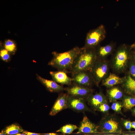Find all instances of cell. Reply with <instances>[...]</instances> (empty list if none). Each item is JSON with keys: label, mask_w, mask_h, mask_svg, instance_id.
Wrapping results in <instances>:
<instances>
[{"label": "cell", "mask_w": 135, "mask_h": 135, "mask_svg": "<svg viewBox=\"0 0 135 135\" xmlns=\"http://www.w3.org/2000/svg\"><path fill=\"white\" fill-rule=\"evenodd\" d=\"M122 108V105L120 103L117 102L113 103L111 106L112 109L116 112L120 111Z\"/></svg>", "instance_id": "24"}, {"label": "cell", "mask_w": 135, "mask_h": 135, "mask_svg": "<svg viewBox=\"0 0 135 135\" xmlns=\"http://www.w3.org/2000/svg\"><path fill=\"white\" fill-rule=\"evenodd\" d=\"M93 70V73L96 80H98L102 78L106 74L107 70V66L104 64L95 67Z\"/></svg>", "instance_id": "13"}, {"label": "cell", "mask_w": 135, "mask_h": 135, "mask_svg": "<svg viewBox=\"0 0 135 135\" xmlns=\"http://www.w3.org/2000/svg\"><path fill=\"white\" fill-rule=\"evenodd\" d=\"M69 95L62 93L58 96L50 112V114L54 116L60 111L68 108V100Z\"/></svg>", "instance_id": "5"}, {"label": "cell", "mask_w": 135, "mask_h": 135, "mask_svg": "<svg viewBox=\"0 0 135 135\" xmlns=\"http://www.w3.org/2000/svg\"><path fill=\"white\" fill-rule=\"evenodd\" d=\"M78 128L75 125L67 124L62 126L56 132H60L64 134H70Z\"/></svg>", "instance_id": "18"}, {"label": "cell", "mask_w": 135, "mask_h": 135, "mask_svg": "<svg viewBox=\"0 0 135 135\" xmlns=\"http://www.w3.org/2000/svg\"><path fill=\"white\" fill-rule=\"evenodd\" d=\"M110 97L114 100H117L120 98L122 96V93L118 88H114L111 89L109 91Z\"/></svg>", "instance_id": "20"}, {"label": "cell", "mask_w": 135, "mask_h": 135, "mask_svg": "<svg viewBox=\"0 0 135 135\" xmlns=\"http://www.w3.org/2000/svg\"><path fill=\"white\" fill-rule=\"evenodd\" d=\"M132 127L135 129V121L132 122Z\"/></svg>", "instance_id": "31"}, {"label": "cell", "mask_w": 135, "mask_h": 135, "mask_svg": "<svg viewBox=\"0 0 135 135\" xmlns=\"http://www.w3.org/2000/svg\"><path fill=\"white\" fill-rule=\"evenodd\" d=\"M134 114H135V108H134Z\"/></svg>", "instance_id": "35"}, {"label": "cell", "mask_w": 135, "mask_h": 135, "mask_svg": "<svg viewBox=\"0 0 135 135\" xmlns=\"http://www.w3.org/2000/svg\"><path fill=\"white\" fill-rule=\"evenodd\" d=\"M0 54L2 58L4 61H7L10 58L8 51L6 49L2 50L0 51Z\"/></svg>", "instance_id": "23"}, {"label": "cell", "mask_w": 135, "mask_h": 135, "mask_svg": "<svg viewBox=\"0 0 135 135\" xmlns=\"http://www.w3.org/2000/svg\"><path fill=\"white\" fill-rule=\"evenodd\" d=\"M123 106L126 109H130L135 106V98L129 97L124 100Z\"/></svg>", "instance_id": "21"}, {"label": "cell", "mask_w": 135, "mask_h": 135, "mask_svg": "<svg viewBox=\"0 0 135 135\" xmlns=\"http://www.w3.org/2000/svg\"><path fill=\"white\" fill-rule=\"evenodd\" d=\"M106 135H114V134H106Z\"/></svg>", "instance_id": "36"}, {"label": "cell", "mask_w": 135, "mask_h": 135, "mask_svg": "<svg viewBox=\"0 0 135 135\" xmlns=\"http://www.w3.org/2000/svg\"><path fill=\"white\" fill-rule=\"evenodd\" d=\"M113 46L111 44L100 47L97 50H96V56L103 57L110 54L112 51Z\"/></svg>", "instance_id": "16"}, {"label": "cell", "mask_w": 135, "mask_h": 135, "mask_svg": "<svg viewBox=\"0 0 135 135\" xmlns=\"http://www.w3.org/2000/svg\"><path fill=\"white\" fill-rule=\"evenodd\" d=\"M118 123L116 120L111 119L104 123L102 130L104 132H118Z\"/></svg>", "instance_id": "12"}, {"label": "cell", "mask_w": 135, "mask_h": 135, "mask_svg": "<svg viewBox=\"0 0 135 135\" xmlns=\"http://www.w3.org/2000/svg\"><path fill=\"white\" fill-rule=\"evenodd\" d=\"M124 135H135V134H126Z\"/></svg>", "instance_id": "34"}, {"label": "cell", "mask_w": 135, "mask_h": 135, "mask_svg": "<svg viewBox=\"0 0 135 135\" xmlns=\"http://www.w3.org/2000/svg\"><path fill=\"white\" fill-rule=\"evenodd\" d=\"M65 90L69 95L85 99L88 98L92 91L88 87L82 86L74 83L65 88Z\"/></svg>", "instance_id": "4"}, {"label": "cell", "mask_w": 135, "mask_h": 135, "mask_svg": "<svg viewBox=\"0 0 135 135\" xmlns=\"http://www.w3.org/2000/svg\"><path fill=\"white\" fill-rule=\"evenodd\" d=\"M127 89L130 92L135 93V80L129 76L125 84Z\"/></svg>", "instance_id": "19"}, {"label": "cell", "mask_w": 135, "mask_h": 135, "mask_svg": "<svg viewBox=\"0 0 135 135\" xmlns=\"http://www.w3.org/2000/svg\"><path fill=\"white\" fill-rule=\"evenodd\" d=\"M134 58H135V54L134 55Z\"/></svg>", "instance_id": "38"}, {"label": "cell", "mask_w": 135, "mask_h": 135, "mask_svg": "<svg viewBox=\"0 0 135 135\" xmlns=\"http://www.w3.org/2000/svg\"><path fill=\"white\" fill-rule=\"evenodd\" d=\"M98 127L92 122L86 116L80 122L77 133H96L98 132Z\"/></svg>", "instance_id": "8"}, {"label": "cell", "mask_w": 135, "mask_h": 135, "mask_svg": "<svg viewBox=\"0 0 135 135\" xmlns=\"http://www.w3.org/2000/svg\"><path fill=\"white\" fill-rule=\"evenodd\" d=\"M14 135H26L25 134L23 133H22V134L19 133L16 134H14Z\"/></svg>", "instance_id": "33"}, {"label": "cell", "mask_w": 135, "mask_h": 135, "mask_svg": "<svg viewBox=\"0 0 135 135\" xmlns=\"http://www.w3.org/2000/svg\"><path fill=\"white\" fill-rule=\"evenodd\" d=\"M122 81V79L114 74H110L106 79L104 84L107 86H112L120 84Z\"/></svg>", "instance_id": "15"}, {"label": "cell", "mask_w": 135, "mask_h": 135, "mask_svg": "<svg viewBox=\"0 0 135 135\" xmlns=\"http://www.w3.org/2000/svg\"><path fill=\"white\" fill-rule=\"evenodd\" d=\"M98 108L101 112H105L108 110L110 107L108 104L103 103L100 105Z\"/></svg>", "instance_id": "25"}, {"label": "cell", "mask_w": 135, "mask_h": 135, "mask_svg": "<svg viewBox=\"0 0 135 135\" xmlns=\"http://www.w3.org/2000/svg\"><path fill=\"white\" fill-rule=\"evenodd\" d=\"M96 57V48L82 47L74 60L70 73L73 74L80 71L91 70Z\"/></svg>", "instance_id": "2"}, {"label": "cell", "mask_w": 135, "mask_h": 135, "mask_svg": "<svg viewBox=\"0 0 135 135\" xmlns=\"http://www.w3.org/2000/svg\"><path fill=\"white\" fill-rule=\"evenodd\" d=\"M90 97H88L89 102L94 108H98L100 105L104 103L103 98L100 94H96Z\"/></svg>", "instance_id": "14"}, {"label": "cell", "mask_w": 135, "mask_h": 135, "mask_svg": "<svg viewBox=\"0 0 135 135\" xmlns=\"http://www.w3.org/2000/svg\"><path fill=\"white\" fill-rule=\"evenodd\" d=\"M106 31L104 26L101 24L96 28L91 30L87 33L83 47L95 48L105 38Z\"/></svg>", "instance_id": "3"}, {"label": "cell", "mask_w": 135, "mask_h": 135, "mask_svg": "<svg viewBox=\"0 0 135 135\" xmlns=\"http://www.w3.org/2000/svg\"><path fill=\"white\" fill-rule=\"evenodd\" d=\"M38 79L51 92H60L65 90L62 86L59 85L54 80H48L37 76Z\"/></svg>", "instance_id": "11"}, {"label": "cell", "mask_w": 135, "mask_h": 135, "mask_svg": "<svg viewBox=\"0 0 135 135\" xmlns=\"http://www.w3.org/2000/svg\"><path fill=\"white\" fill-rule=\"evenodd\" d=\"M128 56L127 51L124 47L118 50L115 56L116 67L120 69L124 67L127 61Z\"/></svg>", "instance_id": "10"}, {"label": "cell", "mask_w": 135, "mask_h": 135, "mask_svg": "<svg viewBox=\"0 0 135 135\" xmlns=\"http://www.w3.org/2000/svg\"><path fill=\"white\" fill-rule=\"evenodd\" d=\"M84 135H89V134H85Z\"/></svg>", "instance_id": "37"}, {"label": "cell", "mask_w": 135, "mask_h": 135, "mask_svg": "<svg viewBox=\"0 0 135 135\" xmlns=\"http://www.w3.org/2000/svg\"><path fill=\"white\" fill-rule=\"evenodd\" d=\"M67 73L65 71L60 70L50 72L54 81L62 85L70 86L72 84V80L67 76Z\"/></svg>", "instance_id": "9"}, {"label": "cell", "mask_w": 135, "mask_h": 135, "mask_svg": "<svg viewBox=\"0 0 135 135\" xmlns=\"http://www.w3.org/2000/svg\"><path fill=\"white\" fill-rule=\"evenodd\" d=\"M68 108L77 112H82L88 110L84 99L69 96L68 100Z\"/></svg>", "instance_id": "6"}, {"label": "cell", "mask_w": 135, "mask_h": 135, "mask_svg": "<svg viewBox=\"0 0 135 135\" xmlns=\"http://www.w3.org/2000/svg\"><path fill=\"white\" fill-rule=\"evenodd\" d=\"M44 135H61L54 133H49L44 134Z\"/></svg>", "instance_id": "30"}, {"label": "cell", "mask_w": 135, "mask_h": 135, "mask_svg": "<svg viewBox=\"0 0 135 135\" xmlns=\"http://www.w3.org/2000/svg\"><path fill=\"white\" fill-rule=\"evenodd\" d=\"M124 124L126 128L129 130H130L132 128V122L130 121L127 120L125 121Z\"/></svg>", "instance_id": "26"}, {"label": "cell", "mask_w": 135, "mask_h": 135, "mask_svg": "<svg viewBox=\"0 0 135 135\" xmlns=\"http://www.w3.org/2000/svg\"><path fill=\"white\" fill-rule=\"evenodd\" d=\"M87 71H81L72 74V82L74 84L88 87L91 84V79Z\"/></svg>", "instance_id": "7"}, {"label": "cell", "mask_w": 135, "mask_h": 135, "mask_svg": "<svg viewBox=\"0 0 135 135\" xmlns=\"http://www.w3.org/2000/svg\"><path fill=\"white\" fill-rule=\"evenodd\" d=\"M82 48L76 46L64 52H54L53 58L48 64L58 70L70 73L74 60Z\"/></svg>", "instance_id": "1"}, {"label": "cell", "mask_w": 135, "mask_h": 135, "mask_svg": "<svg viewBox=\"0 0 135 135\" xmlns=\"http://www.w3.org/2000/svg\"><path fill=\"white\" fill-rule=\"evenodd\" d=\"M0 135H10L7 134L5 131L4 130H1L0 133Z\"/></svg>", "instance_id": "29"}, {"label": "cell", "mask_w": 135, "mask_h": 135, "mask_svg": "<svg viewBox=\"0 0 135 135\" xmlns=\"http://www.w3.org/2000/svg\"><path fill=\"white\" fill-rule=\"evenodd\" d=\"M130 47L132 48H135V42L131 45Z\"/></svg>", "instance_id": "32"}, {"label": "cell", "mask_w": 135, "mask_h": 135, "mask_svg": "<svg viewBox=\"0 0 135 135\" xmlns=\"http://www.w3.org/2000/svg\"><path fill=\"white\" fill-rule=\"evenodd\" d=\"M130 72L131 74L135 77V65H133L131 66L130 68Z\"/></svg>", "instance_id": "28"}, {"label": "cell", "mask_w": 135, "mask_h": 135, "mask_svg": "<svg viewBox=\"0 0 135 135\" xmlns=\"http://www.w3.org/2000/svg\"><path fill=\"white\" fill-rule=\"evenodd\" d=\"M5 132L10 135H14L24 131L20 126L16 124H12L7 127L4 130Z\"/></svg>", "instance_id": "17"}, {"label": "cell", "mask_w": 135, "mask_h": 135, "mask_svg": "<svg viewBox=\"0 0 135 135\" xmlns=\"http://www.w3.org/2000/svg\"><path fill=\"white\" fill-rule=\"evenodd\" d=\"M22 133L26 135H44V134L32 133L26 131H24Z\"/></svg>", "instance_id": "27"}, {"label": "cell", "mask_w": 135, "mask_h": 135, "mask_svg": "<svg viewBox=\"0 0 135 135\" xmlns=\"http://www.w3.org/2000/svg\"><path fill=\"white\" fill-rule=\"evenodd\" d=\"M6 50L10 52H14L15 50L16 46L13 42L10 40L6 41L4 45Z\"/></svg>", "instance_id": "22"}]
</instances>
